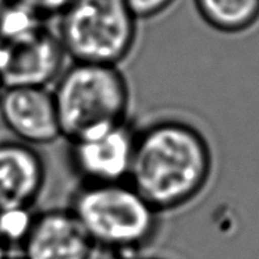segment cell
<instances>
[{
  "mask_svg": "<svg viewBox=\"0 0 259 259\" xmlns=\"http://www.w3.org/2000/svg\"><path fill=\"white\" fill-rule=\"evenodd\" d=\"M213 167V149L201 130L162 118L137 130L127 183L162 214L194 202L209 186Z\"/></svg>",
  "mask_w": 259,
  "mask_h": 259,
  "instance_id": "cell-1",
  "label": "cell"
},
{
  "mask_svg": "<svg viewBox=\"0 0 259 259\" xmlns=\"http://www.w3.org/2000/svg\"><path fill=\"white\" fill-rule=\"evenodd\" d=\"M68 208L96 249L113 258L140 256L152 245L160 230V213L127 181L82 183Z\"/></svg>",
  "mask_w": 259,
  "mask_h": 259,
  "instance_id": "cell-2",
  "label": "cell"
},
{
  "mask_svg": "<svg viewBox=\"0 0 259 259\" xmlns=\"http://www.w3.org/2000/svg\"><path fill=\"white\" fill-rule=\"evenodd\" d=\"M52 95L68 142L127 121L130 90L117 66L74 62L55 81Z\"/></svg>",
  "mask_w": 259,
  "mask_h": 259,
  "instance_id": "cell-3",
  "label": "cell"
},
{
  "mask_svg": "<svg viewBox=\"0 0 259 259\" xmlns=\"http://www.w3.org/2000/svg\"><path fill=\"white\" fill-rule=\"evenodd\" d=\"M137 23L125 0H74L57 36L74 62L117 66L134 48Z\"/></svg>",
  "mask_w": 259,
  "mask_h": 259,
  "instance_id": "cell-4",
  "label": "cell"
},
{
  "mask_svg": "<svg viewBox=\"0 0 259 259\" xmlns=\"http://www.w3.org/2000/svg\"><path fill=\"white\" fill-rule=\"evenodd\" d=\"M66 53L46 20L27 9L0 17V82L3 88L48 87L59 78Z\"/></svg>",
  "mask_w": 259,
  "mask_h": 259,
  "instance_id": "cell-5",
  "label": "cell"
},
{
  "mask_svg": "<svg viewBox=\"0 0 259 259\" xmlns=\"http://www.w3.org/2000/svg\"><path fill=\"white\" fill-rule=\"evenodd\" d=\"M137 130L124 121L70 142V163L85 184L127 181Z\"/></svg>",
  "mask_w": 259,
  "mask_h": 259,
  "instance_id": "cell-6",
  "label": "cell"
},
{
  "mask_svg": "<svg viewBox=\"0 0 259 259\" xmlns=\"http://www.w3.org/2000/svg\"><path fill=\"white\" fill-rule=\"evenodd\" d=\"M0 120L16 141L29 147H44L63 138L55 99L46 87L5 88Z\"/></svg>",
  "mask_w": 259,
  "mask_h": 259,
  "instance_id": "cell-7",
  "label": "cell"
},
{
  "mask_svg": "<svg viewBox=\"0 0 259 259\" xmlns=\"http://www.w3.org/2000/svg\"><path fill=\"white\" fill-rule=\"evenodd\" d=\"M95 245L67 209H49L35 214L23 245L25 259H92Z\"/></svg>",
  "mask_w": 259,
  "mask_h": 259,
  "instance_id": "cell-8",
  "label": "cell"
},
{
  "mask_svg": "<svg viewBox=\"0 0 259 259\" xmlns=\"http://www.w3.org/2000/svg\"><path fill=\"white\" fill-rule=\"evenodd\" d=\"M46 183L45 160L20 141L0 142V210L34 208Z\"/></svg>",
  "mask_w": 259,
  "mask_h": 259,
  "instance_id": "cell-9",
  "label": "cell"
},
{
  "mask_svg": "<svg viewBox=\"0 0 259 259\" xmlns=\"http://www.w3.org/2000/svg\"><path fill=\"white\" fill-rule=\"evenodd\" d=\"M209 27L225 34H240L259 21V0H194Z\"/></svg>",
  "mask_w": 259,
  "mask_h": 259,
  "instance_id": "cell-10",
  "label": "cell"
},
{
  "mask_svg": "<svg viewBox=\"0 0 259 259\" xmlns=\"http://www.w3.org/2000/svg\"><path fill=\"white\" fill-rule=\"evenodd\" d=\"M32 208H13L0 210V241L12 252L23 245L35 219Z\"/></svg>",
  "mask_w": 259,
  "mask_h": 259,
  "instance_id": "cell-11",
  "label": "cell"
},
{
  "mask_svg": "<svg viewBox=\"0 0 259 259\" xmlns=\"http://www.w3.org/2000/svg\"><path fill=\"white\" fill-rule=\"evenodd\" d=\"M137 20L153 18L166 12L176 0H125Z\"/></svg>",
  "mask_w": 259,
  "mask_h": 259,
  "instance_id": "cell-12",
  "label": "cell"
},
{
  "mask_svg": "<svg viewBox=\"0 0 259 259\" xmlns=\"http://www.w3.org/2000/svg\"><path fill=\"white\" fill-rule=\"evenodd\" d=\"M29 7L36 14L45 20L51 17H60L68 7L73 5L74 0H16Z\"/></svg>",
  "mask_w": 259,
  "mask_h": 259,
  "instance_id": "cell-13",
  "label": "cell"
},
{
  "mask_svg": "<svg viewBox=\"0 0 259 259\" xmlns=\"http://www.w3.org/2000/svg\"><path fill=\"white\" fill-rule=\"evenodd\" d=\"M7 255H10V252H9V249H7L6 247H5V244L0 241V259H5L7 256Z\"/></svg>",
  "mask_w": 259,
  "mask_h": 259,
  "instance_id": "cell-14",
  "label": "cell"
},
{
  "mask_svg": "<svg viewBox=\"0 0 259 259\" xmlns=\"http://www.w3.org/2000/svg\"><path fill=\"white\" fill-rule=\"evenodd\" d=\"M113 259H167V258H159V256H136V258H113Z\"/></svg>",
  "mask_w": 259,
  "mask_h": 259,
  "instance_id": "cell-15",
  "label": "cell"
},
{
  "mask_svg": "<svg viewBox=\"0 0 259 259\" xmlns=\"http://www.w3.org/2000/svg\"><path fill=\"white\" fill-rule=\"evenodd\" d=\"M5 259H25V256H24V255H12V253H10V255H7Z\"/></svg>",
  "mask_w": 259,
  "mask_h": 259,
  "instance_id": "cell-16",
  "label": "cell"
},
{
  "mask_svg": "<svg viewBox=\"0 0 259 259\" xmlns=\"http://www.w3.org/2000/svg\"><path fill=\"white\" fill-rule=\"evenodd\" d=\"M9 3H10V0H0V13H2V10H3Z\"/></svg>",
  "mask_w": 259,
  "mask_h": 259,
  "instance_id": "cell-17",
  "label": "cell"
},
{
  "mask_svg": "<svg viewBox=\"0 0 259 259\" xmlns=\"http://www.w3.org/2000/svg\"><path fill=\"white\" fill-rule=\"evenodd\" d=\"M3 91H5V88H3V85H2V82H0V98H2V95H3Z\"/></svg>",
  "mask_w": 259,
  "mask_h": 259,
  "instance_id": "cell-18",
  "label": "cell"
}]
</instances>
